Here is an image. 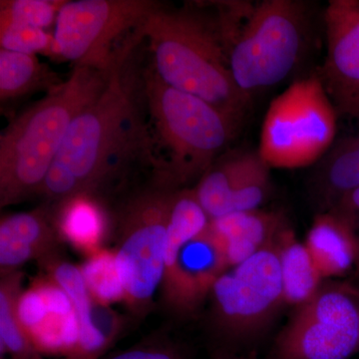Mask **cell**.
Listing matches in <instances>:
<instances>
[{
    "mask_svg": "<svg viewBox=\"0 0 359 359\" xmlns=\"http://www.w3.org/2000/svg\"><path fill=\"white\" fill-rule=\"evenodd\" d=\"M131 54L116 62L100 95L73 120L40 191L46 204L82 194L100 197L129 164L142 163L145 108L143 89L139 94L124 69Z\"/></svg>",
    "mask_w": 359,
    "mask_h": 359,
    "instance_id": "obj_1",
    "label": "cell"
},
{
    "mask_svg": "<svg viewBox=\"0 0 359 359\" xmlns=\"http://www.w3.org/2000/svg\"><path fill=\"white\" fill-rule=\"evenodd\" d=\"M145 121L142 164L152 181L173 190L202 178L240 127L198 97L162 81L149 66L142 75Z\"/></svg>",
    "mask_w": 359,
    "mask_h": 359,
    "instance_id": "obj_2",
    "label": "cell"
},
{
    "mask_svg": "<svg viewBox=\"0 0 359 359\" xmlns=\"http://www.w3.org/2000/svg\"><path fill=\"white\" fill-rule=\"evenodd\" d=\"M192 7L159 4L142 28L150 67L164 83L202 99L242 126L250 98L231 75L229 43L218 21Z\"/></svg>",
    "mask_w": 359,
    "mask_h": 359,
    "instance_id": "obj_3",
    "label": "cell"
},
{
    "mask_svg": "<svg viewBox=\"0 0 359 359\" xmlns=\"http://www.w3.org/2000/svg\"><path fill=\"white\" fill-rule=\"evenodd\" d=\"M110 71L77 66L60 86L16 116L2 131L0 207L39 196L73 120L100 95Z\"/></svg>",
    "mask_w": 359,
    "mask_h": 359,
    "instance_id": "obj_4",
    "label": "cell"
},
{
    "mask_svg": "<svg viewBox=\"0 0 359 359\" xmlns=\"http://www.w3.org/2000/svg\"><path fill=\"white\" fill-rule=\"evenodd\" d=\"M193 190L182 189L172 198L159 292L165 308L181 316L195 313L230 268L211 219Z\"/></svg>",
    "mask_w": 359,
    "mask_h": 359,
    "instance_id": "obj_5",
    "label": "cell"
},
{
    "mask_svg": "<svg viewBox=\"0 0 359 359\" xmlns=\"http://www.w3.org/2000/svg\"><path fill=\"white\" fill-rule=\"evenodd\" d=\"M309 32V7L299 0H264L231 37L229 61L238 88L252 94L280 83L299 63Z\"/></svg>",
    "mask_w": 359,
    "mask_h": 359,
    "instance_id": "obj_6",
    "label": "cell"
},
{
    "mask_svg": "<svg viewBox=\"0 0 359 359\" xmlns=\"http://www.w3.org/2000/svg\"><path fill=\"white\" fill-rule=\"evenodd\" d=\"M337 117L320 74L297 80L269 104L257 151L271 169L311 166L332 147Z\"/></svg>",
    "mask_w": 359,
    "mask_h": 359,
    "instance_id": "obj_7",
    "label": "cell"
},
{
    "mask_svg": "<svg viewBox=\"0 0 359 359\" xmlns=\"http://www.w3.org/2000/svg\"><path fill=\"white\" fill-rule=\"evenodd\" d=\"M176 190L151 181L125 202L116 222V261L125 304L140 314L160 292L165 269L167 228Z\"/></svg>",
    "mask_w": 359,
    "mask_h": 359,
    "instance_id": "obj_8",
    "label": "cell"
},
{
    "mask_svg": "<svg viewBox=\"0 0 359 359\" xmlns=\"http://www.w3.org/2000/svg\"><path fill=\"white\" fill-rule=\"evenodd\" d=\"M152 0H76L66 1L54 27V57L75 67L110 71L137 44L116 48V42L140 32L159 6Z\"/></svg>",
    "mask_w": 359,
    "mask_h": 359,
    "instance_id": "obj_9",
    "label": "cell"
},
{
    "mask_svg": "<svg viewBox=\"0 0 359 359\" xmlns=\"http://www.w3.org/2000/svg\"><path fill=\"white\" fill-rule=\"evenodd\" d=\"M208 299L212 327L219 337L235 342L259 337L285 304L278 237L226 269Z\"/></svg>",
    "mask_w": 359,
    "mask_h": 359,
    "instance_id": "obj_10",
    "label": "cell"
},
{
    "mask_svg": "<svg viewBox=\"0 0 359 359\" xmlns=\"http://www.w3.org/2000/svg\"><path fill=\"white\" fill-rule=\"evenodd\" d=\"M359 351V290L321 287L299 306L276 339L275 359H348Z\"/></svg>",
    "mask_w": 359,
    "mask_h": 359,
    "instance_id": "obj_11",
    "label": "cell"
},
{
    "mask_svg": "<svg viewBox=\"0 0 359 359\" xmlns=\"http://www.w3.org/2000/svg\"><path fill=\"white\" fill-rule=\"evenodd\" d=\"M271 168L259 151L223 154L194 188L210 219L259 210L269 195Z\"/></svg>",
    "mask_w": 359,
    "mask_h": 359,
    "instance_id": "obj_12",
    "label": "cell"
},
{
    "mask_svg": "<svg viewBox=\"0 0 359 359\" xmlns=\"http://www.w3.org/2000/svg\"><path fill=\"white\" fill-rule=\"evenodd\" d=\"M18 316L34 351L76 358L80 327L74 306L48 276L35 278L18 297Z\"/></svg>",
    "mask_w": 359,
    "mask_h": 359,
    "instance_id": "obj_13",
    "label": "cell"
},
{
    "mask_svg": "<svg viewBox=\"0 0 359 359\" xmlns=\"http://www.w3.org/2000/svg\"><path fill=\"white\" fill-rule=\"evenodd\" d=\"M320 76L339 116L359 119V0H330Z\"/></svg>",
    "mask_w": 359,
    "mask_h": 359,
    "instance_id": "obj_14",
    "label": "cell"
},
{
    "mask_svg": "<svg viewBox=\"0 0 359 359\" xmlns=\"http://www.w3.org/2000/svg\"><path fill=\"white\" fill-rule=\"evenodd\" d=\"M50 205L15 212L0 221V276L20 271L30 261L57 254L61 244Z\"/></svg>",
    "mask_w": 359,
    "mask_h": 359,
    "instance_id": "obj_15",
    "label": "cell"
},
{
    "mask_svg": "<svg viewBox=\"0 0 359 359\" xmlns=\"http://www.w3.org/2000/svg\"><path fill=\"white\" fill-rule=\"evenodd\" d=\"M44 273L52 278L69 297L80 327L79 349L76 358L97 359L114 341L116 332L100 325V308L91 295L79 266L57 254L39 262Z\"/></svg>",
    "mask_w": 359,
    "mask_h": 359,
    "instance_id": "obj_16",
    "label": "cell"
},
{
    "mask_svg": "<svg viewBox=\"0 0 359 359\" xmlns=\"http://www.w3.org/2000/svg\"><path fill=\"white\" fill-rule=\"evenodd\" d=\"M304 244L323 278L344 275L358 266L355 231L346 218L334 210L314 219Z\"/></svg>",
    "mask_w": 359,
    "mask_h": 359,
    "instance_id": "obj_17",
    "label": "cell"
},
{
    "mask_svg": "<svg viewBox=\"0 0 359 359\" xmlns=\"http://www.w3.org/2000/svg\"><path fill=\"white\" fill-rule=\"evenodd\" d=\"M53 205L54 224L61 242L68 243L86 256L103 249L110 221L100 197L82 194Z\"/></svg>",
    "mask_w": 359,
    "mask_h": 359,
    "instance_id": "obj_18",
    "label": "cell"
},
{
    "mask_svg": "<svg viewBox=\"0 0 359 359\" xmlns=\"http://www.w3.org/2000/svg\"><path fill=\"white\" fill-rule=\"evenodd\" d=\"M210 226L223 245L230 268L271 244L283 230L278 215L259 210L231 212L211 219Z\"/></svg>",
    "mask_w": 359,
    "mask_h": 359,
    "instance_id": "obj_19",
    "label": "cell"
},
{
    "mask_svg": "<svg viewBox=\"0 0 359 359\" xmlns=\"http://www.w3.org/2000/svg\"><path fill=\"white\" fill-rule=\"evenodd\" d=\"M278 245L285 304L301 306L321 289L323 276L306 244L292 231L283 229L278 233Z\"/></svg>",
    "mask_w": 359,
    "mask_h": 359,
    "instance_id": "obj_20",
    "label": "cell"
},
{
    "mask_svg": "<svg viewBox=\"0 0 359 359\" xmlns=\"http://www.w3.org/2000/svg\"><path fill=\"white\" fill-rule=\"evenodd\" d=\"M63 83L36 55L0 49V100H18L34 92L47 93Z\"/></svg>",
    "mask_w": 359,
    "mask_h": 359,
    "instance_id": "obj_21",
    "label": "cell"
},
{
    "mask_svg": "<svg viewBox=\"0 0 359 359\" xmlns=\"http://www.w3.org/2000/svg\"><path fill=\"white\" fill-rule=\"evenodd\" d=\"M318 186L334 207L347 194L359 188V133L330 148L318 170Z\"/></svg>",
    "mask_w": 359,
    "mask_h": 359,
    "instance_id": "obj_22",
    "label": "cell"
},
{
    "mask_svg": "<svg viewBox=\"0 0 359 359\" xmlns=\"http://www.w3.org/2000/svg\"><path fill=\"white\" fill-rule=\"evenodd\" d=\"M23 273L1 276L0 282V347L1 356L30 359L36 353L26 337L18 316V297L23 290Z\"/></svg>",
    "mask_w": 359,
    "mask_h": 359,
    "instance_id": "obj_23",
    "label": "cell"
},
{
    "mask_svg": "<svg viewBox=\"0 0 359 359\" xmlns=\"http://www.w3.org/2000/svg\"><path fill=\"white\" fill-rule=\"evenodd\" d=\"M79 268L87 290L97 304L108 308L116 302H125V290L114 250L106 248L97 250L87 256Z\"/></svg>",
    "mask_w": 359,
    "mask_h": 359,
    "instance_id": "obj_24",
    "label": "cell"
},
{
    "mask_svg": "<svg viewBox=\"0 0 359 359\" xmlns=\"http://www.w3.org/2000/svg\"><path fill=\"white\" fill-rule=\"evenodd\" d=\"M67 0H1L0 21H11L46 30L56 23Z\"/></svg>",
    "mask_w": 359,
    "mask_h": 359,
    "instance_id": "obj_25",
    "label": "cell"
},
{
    "mask_svg": "<svg viewBox=\"0 0 359 359\" xmlns=\"http://www.w3.org/2000/svg\"><path fill=\"white\" fill-rule=\"evenodd\" d=\"M0 46L20 53L53 56L54 37L42 28L11 21H0Z\"/></svg>",
    "mask_w": 359,
    "mask_h": 359,
    "instance_id": "obj_26",
    "label": "cell"
},
{
    "mask_svg": "<svg viewBox=\"0 0 359 359\" xmlns=\"http://www.w3.org/2000/svg\"><path fill=\"white\" fill-rule=\"evenodd\" d=\"M108 359H189L181 344L167 337H156L115 353Z\"/></svg>",
    "mask_w": 359,
    "mask_h": 359,
    "instance_id": "obj_27",
    "label": "cell"
},
{
    "mask_svg": "<svg viewBox=\"0 0 359 359\" xmlns=\"http://www.w3.org/2000/svg\"><path fill=\"white\" fill-rule=\"evenodd\" d=\"M334 211L339 212L347 219L359 216V188L347 194L334 205Z\"/></svg>",
    "mask_w": 359,
    "mask_h": 359,
    "instance_id": "obj_28",
    "label": "cell"
},
{
    "mask_svg": "<svg viewBox=\"0 0 359 359\" xmlns=\"http://www.w3.org/2000/svg\"><path fill=\"white\" fill-rule=\"evenodd\" d=\"M30 359H46L43 358V355L42 354H40L39 353H35L32 356V358ZM65 359H88V358H66Z\"/></svg>",
    "mask_w": 359,
    "mask_h": 359,
    "instance_id": "obj_29",
    "label": "cell"
},
{
    "mask_svg": "<svg viewBox=\"0 0 359 359\" xmlns=\"http://www.w3.org/2000/svg\"><path fill=\"white\" fill-rule=\"evenodd\" d=\"M354 285H356V287H358V290H359V278H358V282L354 283Z\"/></svg>",
    "mask_w": 359,
    "mask_h": 359,
    "instance_id": "obj_30",
    "label": "cell"
},
{
    "mask_svg": "<svg viewBox=\"0 0 359 359\" xmlns=\"http://www.w3.org/2000/svg\"><path fill=\"white\" fill-rule=\"evenodd\" d=\"M230 359H244V358H230Z\"/></svg>",
    "mask_w": 359,
    "mask_h": 359,
    "instance_id": "obj_31",
    "label": "cell"
}]
</instances>
